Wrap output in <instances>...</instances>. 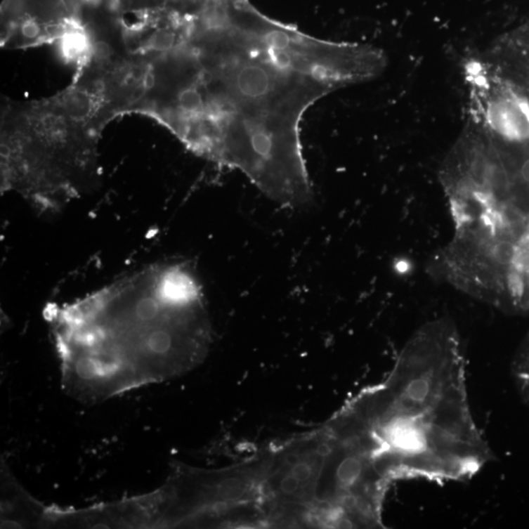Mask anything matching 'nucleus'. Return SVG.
Segmentation results:
<instances>
[{
	"label": "nucleus",
	"instance_id": "f03ea898",
	"mask_svg": "<svg viewBox=\"0 0 529 529\" xmlns=\"http://www.w3.org/2000/svg\"><path fill=\"white\" fill-rule=\"evenodd\" d=\"M64 389L98 402L181 376L207 356L203 288L181 263L153 265L64 304H49Z\"/></svg>",
	"mask_w": 529,
	"mask_h": 529
},
{
	"label": "nucleus",
	"instance_id": "f257e3e1",
	"mask_svg": "<svg viewBox=\"0 0 529 529\" xmlns=\"http://www.w3.org/2000/svg\"><path fill=\"white\" fill-rule=\"evenodd\" d=\"M386 68L377 47L317 39L240 0L218 18L188 15L181 41L152 60L145 114L195 155L296 208L313 196L305 113Z\"/></svg>",
	"mask_w": 529,
	"mask_h": 529
},
{
	"label": "nucleus",
	"instance_id": "39448f33",
	"mask_svg": "<svg viewBox=\"0 0 529 529\" xmlns=\"http://www.w3.org/2000/svg\"><path fill=\"white\" fill-rule=\"evenodd\" d=\"M471 121L508 143H529V99L502 79L485 60L464 66Z\"/></svg>",
	"mask_w": 529,
	"mask_h": 529
},
{
	"label": "nucleus",
	"instance_id": "423d86ee",
	"mask_svg": "<svg viewBox=\"0 0 529 529\" xmlns=\"http://www.w3.org/2000/svg\"><path fill=\"white\" fill-rule=\"evenodd\" d=\"M83 23L65 0H5L1 7L4 49H27L56 44Z\"/></svg>",
	"mask_w": 529,
	"mask_h": 529
},
{
	"label": "nucleus",
	"instance_id": "7ed1b4c3",
	"mask_svg": "<svg viewBox=\"0 0 529 529\" xmlns=\"http://www.w3.org/2000/svg\"><path fill=\"white\" fill-rule=\"evenodd\" d=\"M332 419L387 489L407 479L469 481L493 459L471 413L461 339L450 320L419 327L388 376Z\"/></svg>",
	"mask_w": 529,
	"mask_h": 529
},
{
	"label": "nucleus",
	"instance_id": "20e7f679",
	"mask_svg": "<svg viewBox=\"0 0 529 529\" xmlns=\"http://www.w3.org/2000/svg\"><path fill=\"white\" fill-rule=\"evenodd\" d=\"M116 117L103 86L86 74L53 98L5 104L1 192L41 213L63 210L96 178L101 133Z\"/></svg>",
	"mask_w": 529,
	"mask_h": 529
},
{
	"label": "nucleus",
	"instance_id": "0eeeda50",
	"mask_svg": "<svg viewBox=\"0 0 529 529\" xmlns=\"http://www.w3.org/2000/svg\"><path fill=\"white\" fill-rule=\"evenodd\" d=\"M513 377L521 399L529 407V339L514 363Z\"/></svg>",
	"mask_w": 529,
	"mask_h": 529
}]
</instances>
